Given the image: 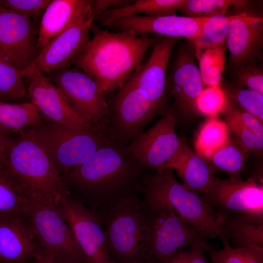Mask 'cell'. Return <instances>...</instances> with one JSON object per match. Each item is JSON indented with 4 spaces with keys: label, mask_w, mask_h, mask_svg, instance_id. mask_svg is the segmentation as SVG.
Returning <instances> with one entry per match:
<instances>
[{
    "label": "cell",
    "mask_w": 263,
    "mask_h": 263,
    "mask_svg": "<svg viewBox=\"0 0 263 263\" xmlns=\"http://www.w3.org/2000/svg\"><path fill=\"white\" fill-rule=\"evenodd\" d=\"M139 207L146 231L145 263H168L181 247L205 239L156 199L142 195Z\"/></svg>",
    "instance_id": "4"
},
{
    "label": "cell",
    "mask_w": 263,
    "mask_h": 263,
    "mask_svg": "<svg viewBox=\"0 0 263 263\" xmlns=\"http://www.w3.org/2000/svg\"><path fill=\"white\" fill-rule=\"evenodd\" d=\"M211 261H212V263H222V262L214 259V258H211Z\"/></svg>",
    "instance_id": "47"
},
{
    "label": "cell",
    "mask_w": 263,
    "mask_h": 263,
    "mask_svg": "<svg viewBox=\"0 0 263 263\" xmlns=\"http://www.w3.org/2000/svg\"><path fill=\"white\" fill-rule=\"evenodd\" d=\"M133 1L130 0H90L92 18L94 20L99 14L107 10L124 7Z\"/></svg>",
    "instance_id": "41"
},
{
    "label": "cell",
    "mask_w": 263,
    "mask_h": 263,
    "mask_svg": "<svg viewBox=\"0 0 263 263\" xmlns=\"http://www.w3.org/2000/svg\"><path fill=\"white\" fill-rule=\"evenodd\" d=\"M51 0H0V5L30 17L34 22L41 19Z\"/></svg>",
    "instance_id": "38"
},
{
    "label": "cell",
    "mask_w": 263,
    "mask_h": 263,
    "mask_svg": "<svg viewBox=\"0 0 263 263\" xmlns=\"http://www.w3.org/2000/svg\"><path fill=\"white\" fill-rule=\"evenodd\" d=\"M204 201L222 222L263 225V186L253 178L221 179L215 176Z\"/></svg>",
    "instance_id": "8"
},
{
    "label": "cell",
    "mask_w": 263,
    "mask_h": 263,
    "mask_svg": "<svg viewBox=\"0 0 263 263\" xmlns=\"http://www.w3.org/2000/svg\"><path fill=\"white\" fill-rule=\"evenodd\" d=\"M57 261L58 263H87L85 261L76 258L64 259Z\"/></svg>",
    "instance_id": "46"
},
{
    "label": "cell",
    "mask_w": 263,
    "mask_h": 263,
    "mask_svg": "<svg viewBox=\"0 0 263 263\" xmlns=\"http://www.w3.org/2000/svg\"><path fill=\"white\" fill-rule=\"evenodd\" d=\"M106 129L115 143L126 147L155 115L146 92L131 79L109 95Z\"/></svg>",
    "instance_id": "9"
},
{
    "label": "cell",
    "mask_w": 263,
    "mask_h": 263,
    "mask_svg": "<svg viewBox=\"0 0 263 263\" xmlns=\"http://www.w3.org/2000/svg\"><path fill=\"white\" fill-rule=\"evenodd\" d=\"M187 0H137L124 7L107 10L99 14L94 20L102 26L109 27L115 20L139 14L147 16L175 15Z\"/></svg>",
    "instance_id": "24"
},
{
    "label": "cell",
    "mask_w": 263,
    "mask_h": 263,
    "mask_svg": "<svg viewBox=\"0 0 263 263\" xmlns=\"http://www.w3.org/2000/svg\"><path fill=\"white\" fill-rule=\"evenodd\" d=\"M58 205L87 263H113L107 250L104 232L94 212L68 195Z\"/></svg>",
    "instance_id": "14"
},
{
    "label": "cell",
    "mask_w": 263,
    "mask_h": 263,
    "mask_svg": "<svg viewBox=\"0 0 263 263\" xmlns=\"http://www.w3.org/2000/svg\"><path fill=\"white\" fill-rule=\"evenodd\" d=\"M220 86L229 100L263 123V94L236 85H230L223 80Z\"/></svg>",
    "instance_id": "32"
},
{
    "label": "cell",
    "mask_w": 263,
    "mask_h": 263,
    "mask_svg": "<svg viewBox=\"0 0 263 263\" xmlns=\"http://www.w3.org/2000/svg\"><path fill=\"white\" fill-rule=\"evenodd\" d=\"M229 104L234 115L246 128L255 134L263 136V122L254 115L238 107L230 100Z\"/></svg>",
    "instance_id": "40"
},
{
    "label": "cell",
    "mask_w": 263,
    "mask_h": 263,
    "mask_svg": "<svg viewBox=\"0 0 263 263\" xmlns=\"http://www.w3.org/2000/svg\"><path fill=\"white\" fill-rule=\"evenodd\" d=\"M225 122L216 116H209L201 128L195 142L196 152L210 160L212 156L230 141Z\"/></svg>",
    "instance_id": "28"
},
{
    "label": "cell",
    "mask_w": 263,
    "mask_h": 263,
    "mask_svg": "<svg viewBox=\"0 0 263 263\" xmlns=\"http://www.w3.org/2000/svg\"><path fill=\"white\" fill-rule=\"evenodd\" d=\"M168 263H186L185 252L180 249Z\"/></svg>",
    "instance_id": "44"
},
{
    "label": "cell",
    "mask_w": 263,
    "mask_h": 263,
    "mask_svg": "<svg viewBox=\"0 0 263 263\" xmlns=\"http://www.w3.org/2000/svg\"><path fill=\"white\" fill-rule=\"evenodd\" d=\"M242 149L230 141L218 150L210 160L217 168L225 172L230 177H237L242 171L244 163Z\"/></svg>",
    "instance_id": "36"
},
{
    "label": "cell",
    "mask_w": 263,
    "mask_h": 263,
    "mask_svg": "<svg viewBox=\"0 0 263 263\" xmlns=\"http://www.w3.org/2000/svg\"><path fill=\"white\" fill-rule=\"evenodd\" d=\"M208 18H191L176 15L161 17L138 15L118 19L109 27L115 32L128 31L137 36L185 38L189 40L197 35Z\"/></svg>",
    "instance_id": "19"
},
{
    "label": "cell",
    "mask_w": 263,
    "mask_h": 263,
    "mask_svg": "<svg viewBox=\"0 0 263 263\" xmlns=\"http://www.w3.org/2000/svg\"><path fill=\"white\" fill-rule=\"evenodd\" d=\"M147 169L126 147L112 140L61 177L68 196L94 211H106L141 198Z\"/></svg>",
    "instance_id": "1"
},
{
    "label": "cell",
    "mask_w": 263,
    "mask_h": 263,
    "mask_svg": "<svg viewBox=\"0 0 263 263\" xmlns=\"http://www.w3.org/2000/svg\"><path fill=\"white\" fill-rule=\"evenodd\" d=\"M47 75L72 108L88 124L106 130L108 102L92 77L75 67L53 71Z\"/></svg>",
    "instance_id": "11"
},
{
    "label": "cell",
    "mask_w": 263,
    "mask_h": 263,
    "mask_svg": "<svg viewBox=\"0 0 263 263\" xmlns=\"http://www.w3.org/2000/svg\"><path fill=\"white\" fill-rule=\"evenodd\" d=\"M231 18L219 14L206 20L197 35L189 40L196 57L206 50L225 44Z\"/></svg>",
    "instance_id": "26"
},
{
    "label": "cell",
    "mask_w": 263,
    "mask_h": 263,
    "mask_svg": "<svg viewBox=\"0 0 263 263\" xmlns=\"http://www.w3.org/2000/svg\"><path fill=\"white\" fill-rule=\"evenodd\" d=\"M12 138L10 134L0 131V151L11 140Z\"/></svg>",
    "instance_id": "45"
},
{
    "label": "cell",
    "mask_w": 263,
    "mask_h": 263,
    "mask_svg": "<svg viewBox=\"0 0 263 263\" xmlns=\"http://www.w3.org/2000/svg\"><path fill=\"white\" fill-rule=\"evenodd\" d=\"M93 38L73 62L92 77L105 95L122 87L143 63L149 48L163 36H137L103 30L94 22Z\"/></svg>",
    "instance_id": "2"
},
{
    "label": "cell",
    "mask_w": 263,
    "mask_h": 263,
    "mask_svg": "<svg viewBox=\"0 0 263 263\" xmlns=\"http://www.w3.org/2000/svg\"><path fill=\"white\" fill-rule=\"evenodd\" d=\"M28 210L38 251L58 260L76 258L87 262L58 204L30 200Z\"/></svg>",
    "instance_id": "10"
},
{
    "label": "cell",
    "mask_w": 263,
    "mask_h": 263,
    "mask_svg": "<svg viewBox=\"0 0 263 263\" xmlns=\"http://www.w3.org/2000/svg\"><path fill=\"white\" fill-rule=\"evenodd\" d=\"M222 249L217 250L207 244L204 248L211 258L222 263H263V248L255 246L234 248L224 244Z\"/></svg>",
    "instance_id": "34"
},
{
    "label": "cell",
    "mask_w": 263,
    "mask_h": 263,
    "mask_svg": "<svg viewBox=\"0 0 263 263\" xmlns=\"http://www.w3.org/2000/svg\"><path fill=\"white\" fill-rule=\"evenodd\" d=\"M31 130L62 175L86 163L99 148L113 140L106 130L93 126L75 129L42 123Z\"/></svg>",
    "instance_id": "6"
},
{
    "label": "cell",
    "mask_w": 263,
    "mask_h": 263,
    "mask_svg": "<svg viewBox=\"0 0 263 263\" xmlns=\"http://www.w3.org/2000/svg\"><path fill=\"white\" fill-rule=\"evenodd\" d=\"M23 73L29 81L27 91L30 102L51 123L75 129L92 126L72 108L47 75L32 65Z\"/></svg>",
    "instance_id": "15"
},
{
    "label": "cell",
    "mask_w": 263,
    "mask_h": 263,
    "mask_svg": "<svg viewBox=\"0 0 263 263\" xmlns=\"http://www.w3.org/2000/svg\"><path fill=\"white\" fill-rule=\"evenodd\" d=\"M42 115L31 102L0 101V131L10 134L38 127Z\"/></svg>",
    "instance_id": "25"
},
{
    "label": "cell",
    "mask_w": 263,
    "mask_h": 263,
    "mask_svg": "<svg viewBox=\"0 0 263 263\" xmlns=\"http://www.w3.org/2000/svg\"><path fill=\"white\" fill-rule=\"evenodd\" d=\"M207 243L205 239L193 243L190 249L185 252L186 263H209L204 254V246Z\"/></svg>",
    "instance_id": "42"
},
{
    "label": "cell",
    "mask_w": 263,
    "mask_h": 263,
    "mask_svg": "<svg viewBox=\"0 0 263 263\" xmlns=\"http://www.w3.org/2000/svg\"><path fill=\"white\" fill-rule=\"evenodd\" d=\"M228 99L225 92L219 86L204 88L196 101L197 113L216 116L225 109Z\"/></svg>",
    "instance_id": "37"
},
{
    "label": "cell",
    "mask_w": 263,
    "mask_h": 263,
    "mask_svg": "<svg viewBox=\"0 0 263 263\" xmlns=\"http://www.w3.org/2000/svg\"><path fill=\"white\" fill-rule=\"evenodd\" d=\"M23 71L0 48V101L14 102L28 98Z\"/></svg>",
    "instance_id": "29"
},
{
    "label": "cell",
    "mask_w": 263,
    "mask_h": 263,
    "mask_svg": "<svg viewBox=\"0 0 263 263\" xmlns=\"http://www.w3.org/2000/svg\"><path fill=\"white\" fill-rule=\"evenodd\" d=\"M81 0H51L44 12L38 30L39 53L70 23Z\"/></svg>",
    "instance_id": "23"
},
{
    "label": "cell",
    "mask_w": 263,
    "mask_h": 263,
    "mask_svg": "<svg viewBox=\"0 0 263 263\" xmlns=\"http://www.w3.org/2000/svg\"><path fill=\"white\" fill-rule=\"evenodd\" d=\"M175 113L165 110L161 118L126 146L143 167L155 170L170 169L183 141L175 130Z\"/></svg>",
    "instance_id": "13"
},
{
    "label": "cell",
    "mask_w": 263,
    "mask_h": 263,
    "mask_svg": "<svg viewBox=\"0 0 263 263\" xmlns=\"http://www.w3.org/2000/svg\"><path fill=\"white\" fill-rule=\"evenodd\" d=\"M222 113L228 129L235 135L240 147L244 151H251L257 156L262 155L263 136L255 134L241 122L232 111L228 99Z\"/></svg>",
    "instance_id": "35"
},
{
    "label": "cell",
    "mask_w": 263,
    "mask_h": 263,
    "mask_svg": "<svg viewBox=\"0 0 263 263\" xmlns=\"http://www.w3.org/2000/svg\"><path fill=\"white\" fill-rule=\"evenodd\" d=\"M169 206L175 214L192 226L204 238L222 233L220 220L203 196L187 188L177 180L171 169L146 173L143 194Z\"/></svg>",
    "instance_id": "5"
},
{
    "label": "cell",
    "mask_w": 263,
    "mask_h": 263,
    "mask_svg": "<svg viewBox=\"0 0 263 263\" xmlns=\"http://www.w3.org/2000/svg\"><path fill=\"white\" fill-rule=\"evenodd\" d=\"M236 85L263 94V73L256 64H248L233 70Z\"/></svg>",
    "instance_id": "39"
},
{
    "label": "cell",
    "mask_w": 263,
    "mask_h": 263,
    "mask_svg": "<svg viewBox=\"0 0 263 263\" xmlns=\"http://www.w3.org/2000/svg\"><path fill=\"white\" fill-rule=\"evenodd\" d=\"M248 3L244 0H187L179 11L184 16L191 18L210 17L225 14L231 6L242 8Z\"/></svg>",
    "instance_id": "33"
},
{
    "label": "cell",
    "mask_w": 263,
    "mask_h": 263,
    "mask_svg": "<svg viewBox=\"0 0 263 263\" xmlns=\"http://www.w3.org/2000/svg\"><path fill=\"white\" fill-rule=\"evenodd\" d=\"M30 199L0 166V218L27 217Z\"/></svg>",
    "instance_id": "27"
},
{
    "label": "cell",
    "mask_w": 263,
    "mask_h": 263,
    "mask_svg": "<svg viewBox=\"0 0 263 263\" xmlns=\"http://www.w3.org/2000/svg\"><path fill=\"white\" fill-rule=\"evenodd\" d=\"M140 199L108 211H94L103 227L107 253L113 263H145L146 231Z\"/></svg>",
    "instance_id": "7"
},
{
    "label": "cell",
    "mask_w": 263,
    "mask_h": 263,
    "mask_svg": "<svg viewBox=\"0 0 263 263\" xmlns=\"http://www.w3.org/2000/svg\"><path fill=\"white\" fill-rule=\"evenodd\" d=\"M225 44L232 71L256 64L263 47V18L246 13L231 16Z\"/></svg>",
    "instance_id": "18"
},
{
    "label": "cell",
    "mask_w": 263,
    "mask_h": 263,
    "mask_svg": "<svg viewBox=\"0 0 263 263\" xmlns=\"http://www.w3.org/2000/svg\"><path fill=\"white\" fill-rule=\"evenodd\" d=\"M38 30L28 16L0 5V48L22 71L38 55Z\"/></svg>",
    "instance_id": "16"
},
{
    "label": "cell",
    "mask_w": 263,
    "mask_h": 263,
    "mask_svg": "<svg viewBox=\"0 0 263 263\" xmlns=\"http://www.w3.org/2000/svg\"><path fill=\"white\" fill-rule=\"evenodd\" d=\"M226 44L208 49L201 53L197 59L199 63V72L204 86H219L226 62Z\"/></svg>",
    "instance_id": "31"
},
{
    "label": "cell",
    "mask_w": 263,
    "mask_h": 263,
    "mask_svg": "<svg viewBox=\"0 0 263 263\" xmlns=\"http://www.w3.org/2000/svg\"><path fill=\"white\" fill-rule=\"evenodd\" d=\"M170 169L175 170L184 186L203 195L214 176L206 160L184 142Z\"/></svg>",
    "instance_id": "22"
},
{
    "label": "cell",
    "mask_w": 263,
    "mask_h": 263,
    "mask_svg": "<svg viewBox=\"0 0 263 263\" xmlns=\"http://www.w3.org/2000/svg\"><path fill=\"white\" fill-rule=\"evenodd\" d=\"M94 22L90 0H81L68 25L38 54L31 65L44 74L70 67L89 42Z\"/></svg>",
    "instance_id": "12"
},
{
    "label": "cell",
    "mask_w": 263,
    "mask_h": 263,
    "mask_svg": "<svg viewBox=\"0 0 263 263\" xmlns=\"http://www.w3.org/2000/svg\"><path fill=\"white\" fill-rule=\"evenodd\" d=\"M0 166L30 200L58 204L68 195L60 173L31 129L19 132L0 150Z\"/></svg>",
    "instance_id": "3"
},
{
    "label": "cell",
    "mask_w": 263,
    "mask_h": 263,
    "mask_svg": "<svg viewBox=\"0 0 263 263\" xmlns=\"http://www.w3.org/2000/svg\"><path fill=\"white\" fill-rule=\"evenodd\" d=\"M181 38L163 37L152 46L149 59L143 63L130 78L144 90L155 115L163 109L166 91V75L172 51Z\"/></svg>",
    "instance_id": "20"
},
{
    "label": "cell",
    "mask_w": 263,
    "mask_h": 263,
    "mask_svg": "<svg viewBox=\"0 0 263 263\" xmlns=\"http://www.w3.org/2000/svg\"><path fill=\"white\" fill-rule=\"evenodd\" d=\"M204 86L192 56L186 49L181 50L166 75V90L172 96L178 113L187 117L197 113L196 101Z\"/></svg>",
    "instance_id": "17"
},
{
    "label": "cell",
    "mask_w": 263,
    "mask_h": 263,
    "mask_svg": "<svg viewBox=\"0 0 263 263\" xmlns=\"http://www.w3.org/2000/svg\"><path fill=\"white\" fill-rule=\"evenodd\" d=\"M33 263H58L57 260L53 255L37 251Z\"/></svg>",
    "instance_id": "43"
},
{
    "label": "cell",
    "mask_w": 263,
    "mask_h": 263,
    "mask_svg": "<svg viewBox=\"0 0 263 263\" xmlns=\"http://www.w3.org/2000/svg\"><path fill=\"white\" fill-rule=\"evenodd\" d=\"M223 244L234 248L255 246L263 248V225L222 222Z\"/></svg>",
    "instance_id": "30"
},
{
    "label": "cell",
    "mask_w": 263,
    "mask_h": 263,
    "mask_svg": "<svg viewBox=\"0 0 263 263\" xmlns=\"http://www.w3.org/2000/svg\"><path fill=\"white\" fill-rule=\"evenodd\" d=\"M37 251L28 216L0 218V263H26Z\"/></svg>",
    "instance_id": "21"
}]
</instances>
